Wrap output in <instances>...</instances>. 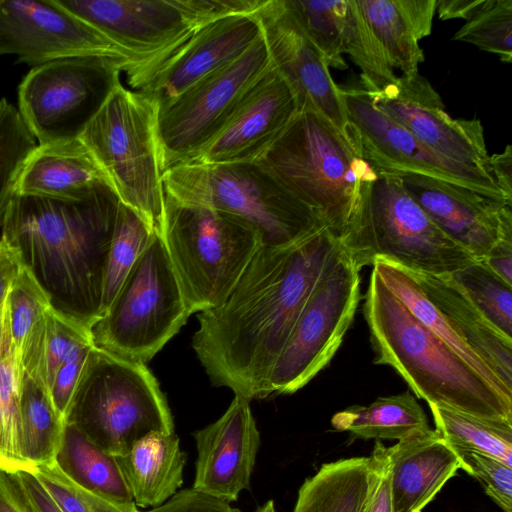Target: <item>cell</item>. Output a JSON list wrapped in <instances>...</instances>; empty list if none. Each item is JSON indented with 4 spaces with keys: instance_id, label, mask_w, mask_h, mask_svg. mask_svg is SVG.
<instances>
[{
    "instance_id": "1",
    "label": "cell",
    "mask_w": 512,
    "mask_h": 512,
    "mask_svg": "<svg viewBox=\"0 0 512 512\" xmlns=\"http://www.w3.org/2000/svg\"><path fill=\"white\" fill-rule=\"evenodd\" d=\"M344 248L327 227L291 245H261L227 298L201 312L192 348L214 386L269 396L273 367L306 301Z\"/></svg>"
},
{
    "instance_id": "2",
    "label": "cell",
    "mask_w": 512,
    "mask_h": 512,
    "mask_svg": "<svg viewBox=\"0 0 512 512\" xmlns=\"http://www.w3.org/2000/svg\"><path fill=\"white\" fill-rule=\"evenodd\" d=\"M119 202L109 186L79 201L15 194L2 226L52 307L90 330L102 315Z\"/></svg>"
},
{
    "instance_id": "3",
    "label": "cell",
    "mask_w": 512,
    "mask_h": 512,
    "mask_svg": "<svg viewBox=\"0 0 512 512\" xmlns=\"http://www.w3.org/2000/svg\"><path fill=\"white\" fill-rule=\"evenodd\" d=\"M374 363L388 365L428 404L512 422V399L426 328L372 270L364 296Z\"/></svg>"
},
{
    "instance_id": "4",
    "label": "cell",
    "mask_w": 512,
    "mask_h": 512,
    "mask_svg": "<svg viewBox=\"0 0 512 512\" xmlns=\"http://www.w3.org/2000/svg\"><path fill=\"white\" fill-rule=\"evenodd\" d=\"M323 219L341 241L361 186L377 172L352 140L316 111H303L257 161Z\"/></svg>"
},
{
    "instance_id": "5",
    "label": "cell",
    "mask_w": 512,
    "mask_h": 512,
    "mask_svg": "<svg viewBox=\"0 0 512 512\" xmlns=\"http://www.w3.org/2000/svg\"><path fill=\"white\" fill-rule=\"evenodd\" d=\"M362 184L341 244L359 269L377 259L409 271L448 275L477 260L446 235L394 173Z\"/></svg>"
},
{
    "instance_id": "6",
    "label": "cell",
    "mask_w": 512,
    "mask_h": 512,
    "mask_svg": "<svg viewBox=\"0 0 512 512\" xmlns=\"http://www.w3.org/2000/svg\"><path fill=\"white\" fill-rule=\"evenodd\" d=\"M162 183L165 194L178 202L242 219L264 246L291 245L326 227L315 209L257 162H188L165 170Z\"/></svg>"
},
{
    "instance_id": "7",
    "label": "cell",
    "mask_w": 512,
    "mask_h": 512,
    "mask_svg": "<svg viewBox=\"0 0 512 512\" xmlns=\"http://www.w3.org/2000/svg\"><path fill=\"white\" fill-rule=\"evenodd\" d=\"M66 422L113 456L126 454L144 436L174 433L173 417L146 364L90 350Z\"/></svg>"
},
{
    "instance_id": "8",
    "label": "cell",
    "mask_w": 512,
    "mask_h": 512,
    "mask_svg": "<svg viewBox=\"0 0 512 512\" xmlns=\"http://www.w3.org/2000/svg\"><path fill=\"white\" fill-rule=\"evenodd\" d=\"M156 117L149 96L118 81L78 139L119 201L160 234L165 192Z\"/></svg>"
},
{
    "instance_id": "9",
    "label": "cell",
    "mask_w": 512,
    "mask_h": 512,
    "mask_svg": "<svg viewBox=\"0 0 512 512\" xmlns=\"http://www.w3.org/2000/svg\"><path fill=\"white\" fill-rule=\"evenodd\" d=\"M159 235L191 314L219 306L262 245L242 219L166 194Z\"/></svg>"
},
{
    "instance_id": "10",
    "label": "cell",
    "mask_w": 512,
    "mask_h": 512,
    "mask_svg": "<svg viewBox=\"0 0 512 512\" xmlns=\"http://www.w3.org/2000/svg\"><path fill=\"white\" fill-rule=\"evenodd\" d=\"M191 315L162 238L154 233L118 293L92 326L96 348L146 364Z\"/></svg>"
},
{
    "instance_id": "11",
    "label": "cell",
    "mask_w": 512,
    "mask_h": 512,
    "mask_svg": "<svg viewBox=\"0 0 512 512\" xmlns=\"http://www.w3.org/2000/svg\"><path fill=\"white\" fill-rule=\"evenodd\" d=\"M128 69L125 60L97 55L33 67L18 87V111L38 145L78 139Z\"/></svg>"
},
{
    "instance_id": "12",
    "label": "cell",
    "mask_w": 512,
    "mask_h": 512,
    "mask_svg": "<svg viewBox=\"0 0 512 512\" xmlns=\"http://www.w3.org/2000/svg\"><path fill=\"white\" fill-rule=\"evenodd\" d=\"M272 66L262 33L239 58L158 107L156 135L162 173L190 162L220 129L246 90Z\"/></svg>"
},
{
    "instance_id": "13",
    "label": "cell",
    "mask_w": 512,
    "mask_h": 512,
    "mask_svg": "<svg viewBox=\"0 0 512 512\" xmlns=\"http://www.w3.org/2000/svg\"><path fill=\"white\" fill-rule=\"evenodd\" d=\"M360 270L344 249L320 278L273 367L271 395L298 391L330 362L360 300Z\"/></svg>"
},
{
    "instance_id": "14",
    "label": "cell",
    "mask_w": 512,
    "mask_h": 512,
    "mask_svg": "<svg viewBox=\"0 0 512 512\" xmlns=\"http://www.w3.org/2000/svg\"><path fill=\"white\" fill-rule=\"evenodd\" d=\"M124 50L135 62L126 75L140 90L154 71L201 28L188 0H56Z\"/></svg>"
},
{
    "instance_id": "15",
    "label": "cell",
    "mask_w": 512,
    "mask_h": 512,
    "mask_svg": "<svg viewBox=\"0 0 512 512\" xmlns=\"http://www.w3.org/2000/svg\"><path fill=\"white\" fill-rule=\"evenodd\" d=\"M358 153L381 172H412L452 182L484 195L509 200L493 175L447 159L379 110L363 87H339Z\"/></svg>"
},
{
    "instance_id": "16",
    "label": "cell",
    "mask_w": 512,
    "mask_h": 512,
    "mask_svg": "<svg viewBox=\"0 0 512 512\" xmlns=\"http://www.w3.org/2000/svg\"><path fill=\"white\" fill-rule=\"evenodd\" d=\"M0 54L17 56L33 67L67 57L97 55L133 59L56 0H0Z\"/></svg>"
},
{
    "instance_id": "17",
    "label": "cell",
    "mask_w": 512,
    "mask_h": 512,
    "mask_svg": "<svg viewBox=\"0 0 512 512\" xmlns=\"http://www.w3.org/2000/svg\"><path fill=\"white\" fill-rule=\"evenodd\" d=\"M255 16L273 66L292 90L299 113L312 110L322 114L352 140L339 86L285 0H264Z\"/></svg>"
},
{
    "instance_id": "18",
    "label": "cell",
    "mask_w": 512,
    "mask_h": 512,
    "mask_svg": "<svg viewBox=\"0 0 512 512\" xmlns=\"http://www.w3.org/2000/svg\"><path fill=\"white\" fill-rule=\"evenodd\" d=\"M367 93L379 110L439 155L491 173L480 120L452 118L440 94L419 73L398 76L396 83Z\"/></svg>"
},
{
    "instance_id": "19",
    "label": "cell",
    "mask_w": 512,
    "mask_h": 512,
    "mask_svg": "<svg viewBox=\"0 0 512 512\" xmlns=\"http://www.w3.org/2000/svg\"><path fill=\"white\" fill-rule=\"evenodd\" d=\"M298 113L292 90L272 66L246 90L220 129L190 162H257Z\"/></svg>"
},
{
    "instance_id": "20",
    "label": "cell",
    "mask_w": 512,
    "mask_h": 512,
    "mask_svg": "<svg viewBox=\"0 0 512 512\" xmlns=\"http://www.w3.org/2000/svg\"><path fill=\"white\" fill-rule=\"evenodd\" d=\"M394 174L432 221L477 260L488 253L504 224L512 220V204L503 200L426 175Z\"/></svg>"
},
{
    "instance_id": "21",
    "label": "cell",
    "mask_w": 512,
    "mask_h": 512,
    "mask_svg": "<svg viewBox=\"0 0 512 512\" xmlns=\"http://www.w3.org/2000/svg\"><path fill=\"white\" fill-rule=\"evenodd\" d=\"M193 436L197 459L191 489L227 503L250 490L261 441L249 400L235 396L218 420Z\"/></svg>"
},
{
    "instance_id": "22",
    "label": "cell",
    "mask_w": 512,
    "mask_h": 512,
    "mask_svg": "<svg viewBox=\"0 0 512 512\" xmlns=\"http://www.w3.org/2000/svg\"><path fill=\"white\" fill-rule=\"evenodd\" d=\"M262 35L255 14L219 18L194 32L138 91L161 107L189 86L245 53Z\"/></svg>"
},
{
    "instance_id": "23",
    "label": "cell",
    "mask_w": 512,
    "mask_h": 512,
    "mask_svg": "<svg viewBox=\"0 0 512 512\" xmlns=\"http://www.w3.org/2000/svg\"><path fill=\"white\" fill-rule=\"evenodd\" d=\"M387 453L393 512H421L460 469L454 449L430 427L387 447Z\"/></svg>"
},
{
    "instance_id": "24",
    "label": "cell",
    "mask_w": 512,
    "mask_h": 512,
    "mask_svg": "<svg viewBox=\"0 0 512 512\" xmlns=\"http://www.w3.org/2000/svg\"><path fill=\"white\" fill-rule=\"evenodd\" d=\"M104 186L109 184L103 173L74 139L37 145L22 168L16 194L79 201Z\"/></svg>"
},
{
    "instance_id": "25",
    "label": "cell",
    "mask_w": 512,
    "mask_h": 512,
    "mask_svg": "<svg viewBox=\"0 0 512 512\" xmlns=\"http://www.w3.org/2000/svg\"><path fill=\"white\" fill-rule=\"evenodd\" d=\"M410 273L468 347L512 390V338L498 331L447 275Z\"/></svg>"
},
{
    "instance_id": "26",
    "label": "cell",
    "mask_w": 512,
    "mask_h": 512,
    "mask_svg": "<svg viewBox=\"0 0 512 512\" xmlns=\"http://www.w3.org/2000/svg\"><path fill=\"white\" fill-rule=\"evenodd\" d=\"M136 506L156 508L183 484L187 454L174 433H150L124 455L115 456Z\"/></svg>"
},
{
    "instance_id": "27",
    "label": "cell",
    "mask_w": 512,
    "mask_h": 512,
    "mask_svg": "<svg viewBox=\"0 0 512 512\" xmlns=\"http://www.w3.org/2000/svg\"><path fill=\"white\" fill-rule=\"evenodd\" d=\"M377 465L373 452L323 464L301 485L293 512H362Z\"/></svg>"
},
{
    "instance_id": "28",
    "label": "cell",
    "mask_w": 512,
    "mask_h": 512,
    "mask_svg": "<svg viewBox=\"0 0 512 512\" xmlns=\"http://www.w3.org/2000/svg\"><path fill=\"white\" fill-rule=\"evenodd\" d=\"M93 346L89 328L50 306L27 337L20 365L49 394L60 367Z\"/></svg>"
},
{
    "instance_id": "29",
    "label": "cell",
    "mask_w": 512,
    "mask_h": 512,
    "mask_svg": "<svg viewBox=\"0 0 512 512\" xmlns=\"http://www.w3.org/2000/svg\"><path fill=\"white\" fill-rule=\"evenodd\" d=\"M55 462L82 488L129 512L139 511L116 457L92 443L71 423L66 422Z\"/></svg>"
},
{
    "instance_id": "30",
    "label": "cell",
    "mask_w": 512,
    "mask_h": 512,
    "mask_svg": "<svg viewBox=\"0 0 512 512\" xmlns=\"http://www.w3.org/2000/svg\"><path fill=\"white\" fill-rule=\"evenodd\" d=\"M373 270L426 328L446 343L489 385L512 399V390H509L468 347L443 313L427 298L410 271L384 259H377L373 264Z\"/></svg>"
},
{
    "instance_id": "31",
    "label": "cell",
    "mask_w": 512,
    "mask_h": 512,
    "mask_svg": "<svg viewBox=\"0 0 512 512\" xmlns=\"http://www.w3.org/2000/svg\"><path fill=\"white\" fill-rule=\"evenodd\" d=\"M331 424L357 438L378 441H399L429 428L426 414L408 391L379 397L368 406H350L334 414Z\"/></svg>"
},
{
    "instance_id": "32",
    "label": "cell",
    "mask_w": 512,
    "mask_h": 512,
    "mask_svg": "<svg viewBox=\"0 0 512 512\" xmlns=\"http://www.w3.org/2000/svg\"><path fill=\"white\" fill-rule=\"evenodd\" d=\"M24 373L16 357L8 300L0 307V469L33 472L21 445V383Z\"/></svg>"
},
{
    "instance_id": "33",
    "label": "cell",
    "mask_w": 512,
    "mask_h": 512,
    "mask_svg": "<svg viewBox=\"0 0 512 512\" xmlns=\"http://www.w3.org/2000/svg\"><path fill=\"white\" fill-rule=\"evenodd\" d=\"M20 414L24 459L33 471L55 462L66 421L56 411L48 392L27 374L21 383Z\"/></svg>"
},
{
    "instance_id": "34",
    "label": "cell",
    "mask_w": 512,
    "mask_h": 512,
    "mask_svg": "<svg viewBox=\"0 0 512 512\" xmlns=\"http://www.w3.org/2000/svg\"><path fill=\"white\" fill-rule=\"evenodd\" d=\"M436 431L453 448L494 457L512 467V422L428 404Z\"/></svg>"
},
{
    "instance_id": "35",
    "label": "cell",
    "mask_w": 512,
    "mask_h": 512,
    "mask_svg": "<svg viewBox=\"0 0 512 512\" xmlns=\"http://www.w3.org/2000/svg\"><path fill=\"white\" fill-rule=\"evenodd\" d=\"M368 28L380 45L386 61L402 76L419 73L425 56L396 0H355Z\"/></svg>"
},
{
    "instance_id": "36",
    "label": "cell",
    "mask_w": 512,
    "mask_h": 512,
    "mask_svg": "<svg viewBox=\"0 0 512 512\" xmlns=\"http://www.w3.org/2000/svg\"><path fill=\"white\" fill-rule=\"evenodd\" d=\"M339 24L342 54L349 55L361 70L362 87L377 92L396 83L398 76L386 61L355 0L340 1Z\"/></svg>"
},
{
    "instance_id": "37",
    "label": "cell",
    "mask_w": 512,
    "mask_h": 512,
    "mask_svg": "<svg viewBox=\"0 0 512 512\" xmlns=\"http://www.w3.org/2000/svg\"><path fill=\"white\" fill-rule=\"evenodd\" d=\"M154 233L156 232L135 211L119 202L105 269L102 315Z\"/></svg>"
},
{
    "instance_id": "38",
    "label": "cell",
    "mask_w": 512,
    "mask_h": 512,
    "mask_svg": "<svg viewBox=\"0 0 512 512\" xmlns=\"http://www.w3.org/2000/svg\"><path fill=\"white\" fill-rule=\"evenodd\" d=\"M447 277L498 331L512 338V285L481 260H475Z\"/></svg>"
},
{
    "instance_id": "39",
    "label": "cell",
    "mask_w": 512,
    "mask_h": 512,
    "mask_svg": "<svg viewBox=\"0 0 512 512\" xmlns=\"http://www.w3.org/2000/svg\"><path fill=\"white\" fill-rule=\"evenodd\" d=\"M341 0H285L306 35L318 48L328 67L348 68L342 57L339 9Z\"/></svg>"
},
{
    "instance_id": "40",
    "label": "cell",
    "mask_w": 512,
    "mask_h": 512,
    "mask_svg": "<svg viewBox=\"0 0 512 512\" xmlns=\"http://www.w3.org/2000/svg\"><path fill=\"white\" fill-rule=\"evenodd\" d=\"M453 40L471 43L512 62V0H487L453 36Z\"/></svg>"
},
{
    "instance_id": "41",
    "label": "cell",
    "mask_w": 512,
    "mask_h": 512,
    "mask_svg": "<svg viewBox=\"0 0 512 512\" xmlns=\"http://www.w3.org/2000/svg\"><path fill=\"white\" fill-rule=\"evenodd\" d=\"M7 300L12 339L20 364L21 352L27 337L52 305L49 296L24 265L10 288Z\"/></svg>"
},
{
    "instance_id": "42",
    "label": "cell",
    "mask_w": 512,
    "mask_h": 512,
    "mask_svg": "<svg viewBox=\"0 0 512 512\" xmlns=\"http://www.w3.org/2000/svg\"><path fill=\"white\" fill-rule=\"evenodd\" d=\"M32 473L63 512H129L77 485L56 462L37 466Z\"/></svg>"
},
{
    "instance_id": "43",
    "label": "cell",
    "mask_w": 512,
    "mask_h": 512,
    "mask_svg": "<svg viewBox=\"0 0 512 512\" xmlns=\"http://www.w3.org/2000/svg\"><path fill=\"white\" fill-rule=\"evenodd\" d=\"M460 469L477 479L485 493L504 511L512 512V467L477 452L454 449Z\"/></svg>"
},
{
    "instance_id": "44",
    "label": "cell",
    "mask_w": 512,
    "mask_h": 512,
    "mask_svg": "<svg viewBox=\"0 0 512 512\" xmlns=\"http://www.w3.org/2000/svg\"><path fill=\"white\" fill-rule=\"evenodd\" d=\"M91 349L92 348L80 353L77 357L64 363L58 370L50 388V399L56 411L65 421L78 381Z\"/></svg>"
},
{
    "instance_id": "45",
    "label": "cell",
    "mask_w": 512,
    "mask_h": 512,
    "mask_svg": "<svg viewBox=\"0 0 512 512\" xmlns=\"http://www.w3.org/2000/svg\"><path fill=\"white\" fill-rule=\"evenodd\" d=\"M372 452L377 457L378 465L370 494L362 512H393L387 447L377 440Z\"/></svg>"
},
{
    "instance_id": "46",
    "label": "cell",
    "mask_w": 512,
    "mask_h": 512,
    "mask_svg": "<svg viewBox=\"0 0 512 512\" xmlns=\"http://www.w3.org/2000/svg\"><path fill=\"white\" fill-rule=\"evenodd\" d=\"M145 512H240V510L231 507L227 502L193 489H184L161 506Z\"/></svg>"
},
{
    "instance_id": "47",
    "label": "cell",
    "mask_w": 512,
    "mask_h": 512,
    "mask_svg": "<svg viewBox=\"0 0 512 512\" xmlns=\"http://www.w3.org/2000/svg\"><path fill=\"white\" fill-rule=\"evenodd\" d=\"M480 260L501 279L512 285V220L504 224L497 241Z\"/></svg>"
},
{
    "instance_id": "48",
    "label": "cell",
    "mask_w": 512,
    "mask_h": 512,
    "mask_svg": "<svg viewBox=\"0 0 512 512\" xmlns=\"http://www.w3.org/2000/svg\"><path fill=\"white\" fill-rule=\"evenodd\" d=\"M11 474L19 484L30 512H63L32 472L17 471Z\"/></svg>"
},
{
    "instance_id": "49",
    "label": "cell",
    "mask_w": 512,
    "mask_h": 512,
    "mask_svg": "<svg viewBox=\"0 0 512 512\" xmlns=\"http://www.w3.org/2000/svg\"><path fill=\"white\" fill-rule=\"evenodd\" d=\"M396 3L418 40L431 34L437 0H396Z\"/></svg>"
},
{
    "instance_id": "50",
    "label": "cell",
    "mask_w": 512,
    "mask_h": 512,
    "mask_svg": "<svg viewBox=\"0 0 512 512\" xmlns=\"http://www.w3.org/2000/svg\"><path fill=\"white\" fill-rule=\"evenodd\" d=\"M23 267L18 250L0 238V307L8 297L10 288Z\"/></svg>"
},
{
    "instance_id": "51",
    "label": "cell",
    "mask_w": 512,
    "mask_h": 512,
    "mask_svg": "<svg viewBox=\"0 0 512 512\" xmlns=\"http://www.w3.org/2000/svg\"><path fill=\"white\" fill-rule=\"evenodd\" d=\"M0 512H30L22 490L13 475L1 469Z\"/></svg>"
},
{
    "instance_id": "52",
    "label": "cell",
    "mask_w": 512,
    "mask_h": 512,
    "mask_svg": "<svg viewBox=\"0 0 512 512\" xmlns=\"http://www.w3.org/2000/svg\"><path fill=\"white\" fill-rule=\"evenodd\" d=\"M489 166L498 187L512 201V146L508 144L502 153L489 156Z\"/></svg>"
},
{
    "instance_id": "53",
    "label": "cell",
    "mask_w": 512,
    "mask_h": 512,
    "mask_svg": "<svg viewBox=\"0 0 512 512\" xmlns=\"http://www.w3.org/2000/svg\"><path fill=\"white\" fill-rule=\"evenodd\" d=\"M487 3V0H437L436 11L442 20H470Z\"/></svg>"
},
{
    "instance_id": "54",
    "label": "cell",
    "mask_w": 512,
    "mask_h": 512,
    "mask_svg": "<svg viewBox=\"0 0 512 512\" xmlns=\"http://www.w3.org/2000/svg\"><path fill=\"white\" fill-rule=\"evenodd\" d=\"M255 512H276L273 500L267 501L265 504L258 507Z\"/></svg>"
}]
</instances>
